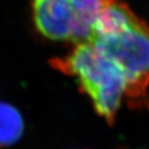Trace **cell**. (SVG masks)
<instances>
[{
  "label": "cell",
  "instance_id": "6da1fadb",
  "mask_svg": "<svg viewBox=\"0 0 149 149\" xmlns=\"http://www.w3.org/2000/svg\"><path fill=\"white\" fill-rule=\"evenodd\" d=\"M53 68L76 76L81 91L91 99L95 112L113 125L125 94L126 82L122 70L92 42L76 44L63 58L50 61Z\"/></svg>",
  "mask_w": 149,
  "mask_h": 149
},
{
  "label": "cell",
  "instance_id": "7a4b0ae2",
  "mask_svg": "<svg viewBox=\"0 0 149 149\" xmlns=\"http://www.w3.org/2000/svg\"><path fill=\"white\" fill-rule=\"evenodd\" d=\"M91 42L122 70L129 105L149 106V25L146 22L139 20L134 27L113 36L95 37Z\"/></svg>",
  "mask_w": 149,
  "mask_h": 149
},
{
  "label": "cell",
  "instance_id": "3957f363",
  "mask_svg": "<svg viewBox=\"0 0 149 149\" xmlns=\"http://www.w3.org/2000/svg\"><path fill=\"white\" fill-rule=\"evenodd\" d=\"M32 17L43 37L55 42H71L78 15L70 0H33Z\"/></svg>",
  "mask_w": 149,
  "mask_h": 149
},
{
  "label": "cell",
  "instance_id": "277c9868",
  "mask_svg": "<svg viewBox=\"0 0 149 149\" xmlns=\"http://www.w3.org/2000/svg\"><path fill=\"white\" fill-rule=\"evenodd\" d=\"M139 20L126 4L115 1L104 8L95 18L93 38L123 33L134 27Z\"/></svg>",
  "mask_w": 149,
  "mask_h": 149
},
{
  "label": "cell",
  "instance_id": "5b68a950",
  "mask_svg": "<svg viewBox=\"0 0 149 149\" xmlns=\"http://www.w3.org/2000/svg\"><path fill=\"white\" fill-rule=\"evenodd\" d=\"M24 131V122L17 108L0 102V148H5L20 141Z\"/></svg>",
  "mask_w": 149,
  "mask_h": 149
},
{
  "label": "cell",
  "instance_id": "8992f818",
  "mask_svg": "<svg viewBox=\"0 0 149 149\" xmlns=\"http://www.w3.org/2000/svg\"><path fill=\"white\" fill-rule=\"evenodd\" d=\"M115 1L117 0H70L76 15L93 23L98 14Z\"/></svg>",
  "mask_w": 149,
  "mask_h": 149
}]
</instances>
